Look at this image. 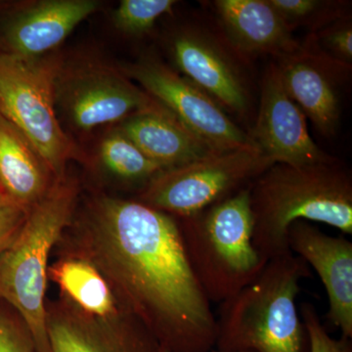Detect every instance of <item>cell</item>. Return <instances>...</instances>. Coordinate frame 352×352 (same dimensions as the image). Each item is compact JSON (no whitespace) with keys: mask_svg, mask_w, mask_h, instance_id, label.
I'll return each instance as SVG.
<instances>
[{"mask_svg":"<svg viewBox=\"0 0 352 352\" xmlns=\"http://www.w3.org/2000/svg\"><path fill=\"white\" fill-rule=\"evenodd\" d=\"M274 163L256 146L214 152L160 173L138 201L175 219L190 217L250 186Z\"/></svg>","mask_w":352,"mask_h":352,"instance_id":"obj_7","label":"cell"},{"mask_svg":"<svg viewBox=\"0 0 352 352\" xmlns=\"http://www.w3.org/2000/svg\"><path fill=\"white\" fill-rule=\"evenodd\" d=\"M51 352H162L156 338L138 319L118 320L62 309L47 314Z\"/></svg>","mask_w":352,"mask_h":352,"instance_id":"obj_14","label":"cell"},{"mask_svg":"<svg viewBox=\"0 0 352 352\" xmlns=\"http://www.w3.org/2000/svg\"><path fill=\"white\" fill-rule=\"evenodd\" d=\"M78 186L57 177L45 195L29 208L12 243L0 254V298L17 310L36 352H51L45 296L48 259L75 210Z\"/></svg>","mask_w":352,"mask_h":352,"instance_id":"obj_4","label":"cell"},{"mask_svg":"<svg viewBox=\"0 0 352 352\" xmlns=\"http://www.w3.org/2000/svg\"><path fill=\"white\" fill-rule=\"evenodd\" d=\"M116 129L164 170L192 163L214 152L168 111L136 113L122 120Z\"/></svg>","mask_w":352,"mask_h":352,"instance_id":"obj_17","label":"cell"},{"mask_svg":"<svg viewBox=\"0 0 352 352\" xmlns=\"http://www.w3.org/2000/svg\"><path fill=\"white\" fill-rule=\"evenodd\" d=\"M56 178L38 150L0 115V191L30 208Z\"/></svg>","mask_w":352,"mask_h":352,"instance_id":"obj_18","label":"cell"},{"mask_svg":"<svg viewBox=\"0 0 352 352\" xmlns=\"http://www.w3.org/2000/svg\"><path fill=\"white\" fill-rule=\"evenodd\" d=\"M289 251L311 266L328 296V320L340 337L352 339V242L331 236L311 222L298 220L289 229Z\"/></svg>","mask_w":352,"mask_h":352,"instance_id":"obj_13","label":"cell"},{"mask_svg":"<svg viewBox=\"0 0 352 352\" xmlns=\"http://www.w3.org/2000/svg\"><path fill=\"white\" fill-rule=\"evenodd\" d=\"M252 242L270 261L291 252L289 227L298 220L352 235V176L339 160L294 166L274 164L252 183Z\"/></svg>","mask_w":352,"mask_h":352,"instance_id":"obj_2","label":"cell"},{"mask_svg":"<svg viewBox=\"0 0 352 352\" xmlns=\"http://www.w3.org/2000/svg\"><path fill=\"white\" fill-rule=\"evenodd\" d=\"M29 208L0 191V254L12 243L27 217Z\"/></svg>","mask_w":352,"mask_h":352,"instance_id":"obj_25","label":"cell"},{"mask_svg":"<svg viewBox=\"0 0 352 352\" xmlns=\"http://www.w3.org/2000/svg\"><path fill=\"white\" fill-rule=\"evenodd\" d=\"M120 69L212 151L258 147L217 102L157 58L144 56Z\"/></svg>","mask_w":352,"mask_h":352,"instance_id":"obj_9","label":"cell"},{"mask_svg":"<svg viewBox=\"0 0 352 352\" xmlns=\"http://www.w3.org/2000/svg\"><path fill=\"white\" fill-rule=\"evenodd\" d=\"M175 0H122L113 13L120 31L139 36L150 31L160 18L170 13Z\"/></svg>","mask_w":352,"mask_h":352,"instance_id":"obj_22","label":"cell"},{"mask_svg":"<svg viewBox=\"0 0 352 352\" xmlns=\"http://www.w3.org/2000/svg\"><path fill=\"white\" fill-rule=\"evenodd\" d=\"M55 103L69 124L83 132L119 124L138 113L168 111L120 68L96 62L61 64L55 80Z\"/></svg>","mask_w":352,"mask_h":352,"instance_id":"obj_8","label":"cell"},{"mask_svg":"<svg viewBox=\"0 0 352 352\" xmlns=\"http://www.w3.org/2000/svg\"><path fill=\"white\" fill-rule=\"evenodd\" d=\"M98 157L103 168L111 175L124 182L140 183L142 189L164 170L117 129L102 139Z\"/></svg>","mask_w":352,"mask_h":352,"instance_id":"obj_20","label":"cell"},{"mask_svg":"<svg viewBox=\"0 0 352 352\" xmlns=\"http://www.w3.org/2000/svg\"><path fill=\"white\" fill-rule=\"evenodd\" d=\"M162 352H168V351H164V349H162ZM210 352H227V351H217V349H214V351H212Z\"/></svg>","mask_w":352,"mask_h":352,"instance_id":"obj_27","label":"cell"},{"mask_svg":"<svg viewBox=\"0 0 352 352\" xmlns=\"http://www.w3.org/2000/svg\"><path fill=\"white\" fill-rule=\"evenodd\" d=\"M173 63L183 76L206 92L226 112L252 117V95L245 58L224 38L205 25L188 24L168 41Z\"/></svg>","mask_w":352,"mask_h":352,"instance_id":"obj_10","label":"cell"},{"mask_svg":"<svg viewBox=\"0 0 352 352\" xmlns=\"http://www.w3.org/2000/svg\"><path fill=\"white\" fill-rule=\"evenodd\" d=\"M251 185L195 214L176 219L190 265L212 303L232 298L268 261L252 242Z\"/></svg>","mask_w":352,"mask_h":352,"instance_id":"obj_5","label":"cell"},{"mask_svg":"<svg viewBox=\"0 0 352 352\" xmlns=\"http://www.w3.org/2000/svg\"><path fill=\"white\" fill-rule=\"evenodd\" d=\"M309 266L289 252L271 258L254 281L220 303L214 349L227 352H309L296 307Z\"/></svg>","mask_w":352,"mask_h":352,"instance_id":"obj_3","label":"cell"},{"mask_svg":"<svg viewBox=\"0 0 352 352\" xmlns=\"http://www.w3.org/2000/svg\"><path fill=\"white\" fill-rule=\"evenodd\" d=\"M57 57L24 58L0 51V115L38 150L56 177L82 156L57 117Z\"/></svg>","mask_w":352,"mask_h":352,"instance_id":"obj_6","label":"cell"},{"mask_svg":"<svg viewBox=\"0 0 352 352\" xmlns=\"http://www.w3.org/2000/svg\"><path fill=\"white\" fill-rule=\"evenodd\" d=\"M48 275L82 311L103 318L117 314L112 292L94 264L66 259L50 267Z\"/></svg>","mask_w":352,"mask_h":352,"instance_id":"obj_19","label":"cell"},{"mask_svg":"<svg viewBox=\"0 0 352 352\" xmlns=\"http://www.w3.org/2000/svg\"><path fill=\"white\" fill-rule=\"evenodd\" d=\"M0 352H36L25 326L0 311Z\"/></svg>","mask_w":352,"mask_h":352,"instance_id":"obj_26","label":"cell"},{"mask_svg":"<svg viewBox=\"0 0 352 352\" xmlns=\"http://www.w3.org/2000/svg\"><path fill=\"white\" fill-rule=\"evenodd\" d=\"M289 29L307 28L314 34L349 16V2L327 0H268Z\"/></svg>","mask_w":352,"mask_h":352,"instance_id":"obj_21","label":"cell"},{"mask_svg":"<svg viewBox=\"0 0 352 352\" xmlns=\"http://www.w3.org/2000/svg\"><path fill=\"white\" fill-rule=\"evenodd\" d=\"M289 96L322 135L332 138L339 131L340 82L351 66L323 52L308 34L295 52L274 61Z\"/></svg>","mask_w":352,"mask_h":352,"instance_id":"obj_12","label":"cell"},{"mask_svg":"<svg viewBox=\"0 0 352 352\" xmlns=\"http://www.w3.org/2000/svg\"><path fill=\"white\" fill-rule=\"evenodd\" d=\"M311 34L318 47L329 57L351 66L352 25L349 16Z\"/></svg>","mask_w":352,"mask_h":352,"instance_id":"obj_23","label":"cell"},{"mask_svg":"<svg viewBox=\"0 0 352 352\" xmlns=\"http://www.w3.org/2000/svg\"><path fill=\"white\" fill-rule=\"evenodd\" d=\"M298 310L307 328L309 352H352L351 340L344 337L333 338L322 323L314 305L303 302Z\"/></svg>","mask_w":352,"mask_h":352,"instance_id":"obj_24","label":"cell"},{"mask_svg":"<svg viewBox=\"0 0 352 352\" xmlns=\"http://www.w3.org/2000/svg\"><path fill=\"white\" fill-rule=\"evenodd\" d=\"M97 261L129 312L168 352H210L217 317L190 265L175 217L139 201L100 197L90 207Z\"/></svg>","mask_w":352,"mask_h":352,"instance_id":"obj_1","label":"cell"},{"mask_svg":"<svg viewBox=\"0 0 352 352\" xmlns=\"http://www.w3.org/2000/svg\"><path fill=\"white\" fill-rule=\"evenodd\" d=\"M100 6L96 0H41L14 12L3 25L6 52L38 58L58 47Z\"/></svg>","mask_w":352,"mask_h":352,"instance_id":"obj_15","label":"cell"},{"mask_svg":"<svg viewBox=\"0 0 352 352\" xmlns=\"http://www.w3.org/2000/svg\"><path fill=\"white\" fill-rule=\"evenodd\" d=\"M249 133L274 164L302 166L336 160L309 135L307 118L287 94L274 62L264 71L258 115Z\"/></svg>","mask_w":352,"mask_h":352,"instance_id":"obj_11","label":"cell"},{"mask_svg":"<svg viewBox=\"0 0 352 352\" xmlns=\"http://www.w3.org/2000/svg\"><path fill=\"white\" fill-rule=\"evenodd\" d=\"M222 34L234 50L247 59L295 52L300 43L268 0H215L210 2Z\"/></svg>","mask_w":352,"mask_h":352,"instance_id":"obj_16","label":"cell"}]
</instances>
